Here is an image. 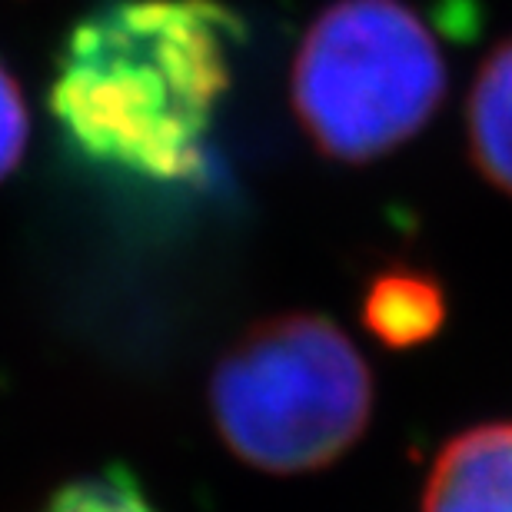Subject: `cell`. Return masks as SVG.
Listing matches in <instances>:
<instances>
[{
    "instance_id": "6da1fadb",
    "label": "cell",
    "mask_w": 512,
    "mask_h": 512,
    "mask_svg": "<svg viewBox=\"0 0 512 512\" xmlns=\"http://www.w3.org/2000/svg\"><path fill=\"white\" fill-rule=\"evenodd\" d=\"M240 17L220 0H114L60 47L50 114L100 167L190 180L230 90Z\"/></svg>"
},
{
    "instance_id": "7a4b0ae2",
    "label": "cell",
    "mask_w": 512,
    "mask_h": 512,
    "mask_svg": "<svg viewBox=\"0 0 512 512\" xmlns=\"http://www.w3.org/2000/svg\"><path fill=\"white\" fill-rule=\"evenodd\" d=\"M210 413L243 463L280 476L310 473L366 433L373 376L333 320L280 313L253 323L220 356Z\"/></svg>"
},
{
    "instance_id": "3957f363",
    "label": "cell",
    "mask_w": 512,
    "mask_h": 512,
    "mask_svg": "<svg viewBox=\"0 0 512 512\" xmlns=\"http://www.w3.org/2000/svg\"><path fill=\"white\" fill-rule=\"evenodd\" d=\"M290 94L316 150L370 163L429 124L446 97V60L403 0H336L296 50Z\"/></svg>"
},
{
    "instance_id": "277c9868",
    "label": "cell",
    "mask_w": 512,
    "mask_h": 512,
    "mask_svg": "<svg viewBox=\"0 0 512 512\" xmlns=\"http://www.w3.org/2000/svg\"><path fill=\"white\" fill-rule=\"evenodd\" d=\"M423 512H512V423L449 439L429 469Z\"/></svg>"
},
{
    "instance_id": "5b68a950",
    "label": "cell",
    "mask_w": 512,
    "mask_h": 512,
    "mask_svg": "<svg viewBox=\"0 0 512 512\" xmlns=\"http://www.w3.org/2000/svg\"><path fill=\"white\" fill-rule=\"evenodd\" d=\"M469 153L483 177L512 197V40L483 60L466 107Z\"/></svg>"
},
{
    "instance_id": "8992f818",
    "label": "cell",
    "mask_w": 512,
    "mask_h": 512,
    "mask_svg": "<svg viewBox=\"0 0 512 512\" xmlns=\"http://www.w3.org/2000/svg\"><path fill=\"white\" fill-rule=\"evenodd\" d=\"M443 316L446 300L439 293V286L429 276L413 270H393L376 276L363 303L366 326L396 350L429 340L439 330Z\"/></svg>"
},
{
    "instance_id": "52a82bcc",
    "label": "cell",
    "mask_w": 512,
    "mask_h": 512,
    "mask_svg": "<svg viewBox=\"0 0 512 512\" xmlns=\"http://www.w3.org/2000/svg\"><path fill=\"white\" fill-rule=\"evenodd\" d=\"M44 512H157L124 469L80 476L50 496Z\"/></svg>"
},
{
    "instance_id": "ba28073f",
    "label": "cell",
    "mask_w": 512,
    "mask_h": 512,
    "mask_svg": "<svg viewBox=\"0 0 512 512\" xmlns=\"http://www.w3.org/2000/svg\"><path fill=\"white\" fill-rule=\"evenodd\" d=\"M30 117L20 84L10 77V70L0 64V180L17 167L27 150Z\"/></svg>"
}]
</instances>
